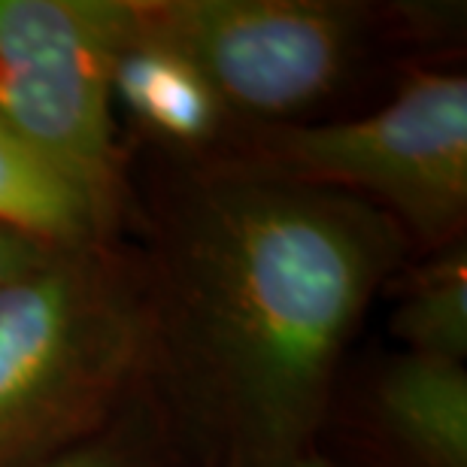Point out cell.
I'll return each instance as SVG.
<instances>
[{
	"mask_svg": "<svg viewBox=\"0 0 467 467\" xmlns=\"http://www.w3.org/2000/svg\"><path fill=\"white\" fill-rule=\"evenodd\" d=\"M130 246L149 386L198 467H285L319 446L373 301L413 258L386 213L228 155L167 158Z\"/></svg>",
	"mask_w": 467,
	"mask_h": 467,
	"instance_id": "1",
	"label": "cell"
},
{
	"mask_svg": "<svg viewBox=\"0 0 467 467\" xmlns=\"http://www.w3.org/2000/svg\"><path fill=\"white\" fill-rule=\"evenodd\" d=\"M149 386V322L128 240L55 246L0 283V467L100 431Z\"/></svg>",
	"mask_w": 467,
	"mask_h": 467,
	"instance_id": "2",
	"label": "cell"
},
{
	"mask_svg": "<svg viewBox=\"0 0 467 467\" xmlns=\"http://www.w3.org/2000/svg\"><path fill=\"white\" fill-rule=\"evenodd\" d=\"M137 25L182 52L234 137L306 125L395 46H431L452 13L364 0H134Z\"/></svg>",
	"mask_w": 467,
	"mask_h": 467,
	"instance_id": "3",
	"label": "cell"
},
{
	"mask_svg": "<svg viewBox=\"0 0 467 467\" xmlns=\"http://www.w3.org/2000/svg\"><path fill=\"white\" fill-rule=\"evenodd\" d=\"M219 155L358 198L400 228L413 255L467 240V79L407 67L377 109L246 130Z\"/></svg>",
	"mask_w": 467,
	"mask_h": 467,
	"instance_id": "4",
	"label": "cell"
},
{
	"mask_svg": "<svg viewBox=\"0 0 467 467\" xmlns=\"http://www.w3.org/2000/svg\"><path fill=\"white\" fill-rule=\"evenodd\" d=\"M134 0H0V121L70 180L100 225L125 237L128 152L113 67Z\"/></svg>",
	"mask_w": 467,
	"mask_h": 467,
	"instance_id": "5",
	"label": "cell"
},
{
	"mask_svg": "<svg viewBox=\"0 0 467 467\" xmlns=\"http://www.w3.org/2000/svg\"><path fill=\"white\" fill-rule=\"evenodd\" d=\"M325 434L337 467H467V368L404 349L347 361Z\"/></svg>",
	"mask_w": 467,
	"mask_h": 467,
	"instance_id": "6",
	"label": "cell"
},
{
	"mask_svg": "<svg viewBox=\"0 0 467 467\" xmlns=\"http://www.w3.org/2000/svg\"><path fill=\"white\" fill-rule=\"evenodd\" d=\"M113 107L130 130L164 158L219 155L234 137L210 79L137 25L113 67Z\"/></svg>",
	"mask_w": 467,
	"mask_h": 467,
	"instance_id": "7",
	"label": "cell"
},
{
	"mask_svg": "<svg viewBox=\"0 0 467 467\" xmlns=\"http://www.w3.org/2000/svg\"><path fill=\"white\" fill-rule=\"evenodd\" d=\"M389 334L398 349L467 361V240L413 255L391 276Z\"/></svg>",
	"mask_w": 467,
	"mask_h": 467,
	"instance_id": "8",
	"label": "cell"
},
{
	"mask_svg": "<svg viewBox=\"0 0 467 467\" xmlns=\"http://www.w3.org/2000/svg\"><path fill=\"white\" fill-rule=\"evenodd\" d=\"M0 222L58 246L121 240L100 225L77 185L0 121Z\"/></svg>",
	"mask_w": 467,
	"mask_h": 467,
	"instance_id": "9",
	"label": "cell"
},
{
	"mask_svg": "<svg viewBox=\"0 0 467 467\" xmlns=\"http://www.w3.org/2000/svg\"><path fill=\"white\" fill-rule=\"evenodd\" d=\"M25 467H198L152 386L100 431Z\"/></svg>",
	"mask_w": 467,
	"mask_h": 467,
	"instance_id": "10",
	"label": "cell"
},
{
	"mask_svg": "<svg viewBox=\"0 0 467 467\" xmlns=\"http://www.w3.org/2000/svg\"><path fill=\"white\" fill-rule=\"evenodd\" d=\"M58 243L40 240L27 231H18L13 225L0 222V283H6L9 276L22 274L40 258H46Z\"/></svg>",
	"mask_w": 467,
	"mask_h": 467,
	"instance_id": "11",
	"label": "cell"
},
{
	"mask_svg": "<svg viewBox=\"0 0 467 467\" xmlns=\"http://www.w3.org/2000/svg\"><path fill=\"white\" fill-rule=\"evenodd\" d=\"M285 467H337L334 464L328 455H325L319 446H316V450H310V452H304V455H297L295 462H288Z\"/></svg>",
	"mask_w": 467,
	"mask_h": 467,
	"instance_id": "12",
	"label": "cell"
}]
</instances>
